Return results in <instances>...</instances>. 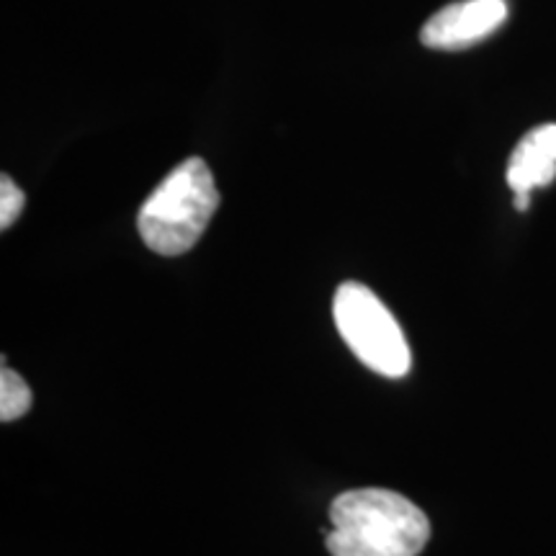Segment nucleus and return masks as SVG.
I'll use <instances>...</instances> for the list:
<instances>
[{"label":"nucleus","instance_id":"obj_1","mask_svg":"<svg viewBox=\"0 0 556 556\" xmlns=\"http://www.w3.org/2000/svg\"><path fill=\"white\" fill-rule=\"evenodd\" d=\"M332 556H417L430 539V523L420 507L397 492L353 490L330 507Z\"/></svg>","mask_w":556,"mask_h":556},{"label":"nucleus","instance_id":"obj_2","mask_svg":"<svg viewBox=\"0 0 556 556\" xmlns=\"http://www.w3.org/2000/svg\"><path fill=\"white\" fill-rule=\"evenodd\" d=\"M217 206L219 191L212 170L201 157H189L139 208V235L157 255H184L201 240Z\"/></svg>","mask_w":556,"mask_h":556},{"label":"nucleus","instance_id":"obj_3","mask_svg":"<svg viewBox=\"0 0 556 556\" xmlns=\"http://www.w3.org/2000/svg\"><path fill=\"white\" fill-rule=\"evenodd\" d=\"M332 315L338 332L361 364L389 379H400L409 371L413 356L405 332L371 289L356 281L343 283L336 291Z\"/></svg>","mask_w":556,"mask_h":556},{"label":"nucleus","instance_id":"obj_4","mask_svg":"<svg viewBox=\"0 0 556 556\" xmlns=\"http://www.w3.org/2000/svg\"><path fill=\"white\" fill-rule=\"evenodd\" d=\"M507 18L505 0H462V3L446 5L422 26L420 39L433 50H467L497 31Z\"/></svg>","mask_w":556,"mask_h":556},{"label":"nucleus","instance_id":"obj_5","mask_svg":"<svg viewBox=\"0 0 556 556\" xmlns=\"http://www.w3.org/2000/svg\"><path fill=\"white\" fill-rule=\"evenodd\" d=\"M556 178V124H541L520 139L507 163V184L516 193H531Z\"/></svg>","mask_w":556,"mask_h":556},{"label":"nucleus","instance_id":"obj_6","mask_svg":"<svg viewBox=\"0 0 556 556\" xmlns=\"http://www.w3.org/2000/svg\"><path fill=\"white\" fill-rule=\"evenodd\" d=\"M31 407V389L24 379L11 368H3L0 374V420L11 422L21 415L29 413Z\"/></svg>","mask_w":556,"mask_h":556},{"label":"nucleus","instance_id":"obj_7","mask_svg":"<svg viewBox=\"0 0 556 556\" xmlns=\"http://www.w3.org/2000/svg\"><path fill=\"white\" fill-rule=\"evenodd\" d=\"M24 191L9 176L0 178V227L9 229L18 219V214L24 212Z\"/></svg>","mask_w":556,"mask_h":556}]
</instances>
